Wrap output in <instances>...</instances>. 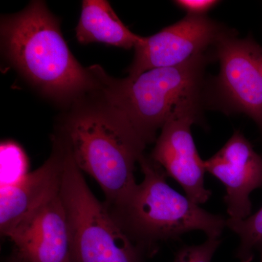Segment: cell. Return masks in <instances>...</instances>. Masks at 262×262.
<instances>
[{"label": "cell", "instance_id": "cell-12", "mask_svg": "<svg viewBox=\"0 0 262 262\" xmlns=\"http://www.w3.org/2000/svg\"><path fill=\"white\" fill-rule=\"evenodd\" d=\"M76 37L81 44L101 42L126 50L135 48L141 39L127 29L104 0L82 1Z\"/></svg>", "mask_w": 262, "mask_h": 262}, {"label": "cell", "instance_id": "cell-15", "mask_svg": "<svg viewBox=\"0 0 262 262\" xmlns=\"http://www.w3.org/2000/svg\"><path fill=\"white\" fill-rule=\"evenodd\" d=\"M220 244V238H208L196 246H184L177 253L173 262H211Z\"/></svg>", "mask_w": 262, "mask_h": 262}, {"label": "cell", "instance_id": "cell-10", "mask_svg": "<svg viewBox=\"0 0 262 262\" xmlns=\"http://www.w3.org/2000/svg\"><path fill=\"white\" fill-rule=\"evenodd\" d=\"M66 146L61 136L53 139L51 156L42 166L12 187L0 188V230L8 234L59 194Z\"/></svg>", "mask_w": 262, "mask_h": 262}, {"label": "cell", "instance_id": "cell-13", "mask_svg": "<svg viewBox=\"0 0 262 262\" xmlns=\"http://www.w3.org/2000/svg\"><path fill=\"white\" fill-rule=\"evenodd\" d=\"M226 227L239 236L236 256L241 262L252 261L255 250L262 243V207L245 220H226Z\"/></svg>", "mask_w": 262, "mask_h": 262}, {"label": "cell", "instance_id": "cell-18", "mask_svg": "<svg viewBox=\"0 0 262 262\" xmlns=\"http://www.w3.org/2000/svg\"><path fill=\"white\" fill-rule=\"evenodd\" d=\"M9 262H20V261H19L18 259H16V258H15V259L13 260V261H10Z\"/></svg>", "mask_w": 262, "mask_h": 262}, {"label": "cell", "instance_id": "cell-4", "mask_svg": "<svg viewBox=\"0 0 262 262\" xmlns=\"http://www.w3.org/2000/svg\"><path fill=\"white\" fill-rule=\"evenodd\" d=\"M144 179L113 214L143 251L182 234L201 231L208 238H220L226 220L206 211L169 186L167 174L151 158L139 161Z\"/></svg>", "mask_w": 262, "mask_h": 262}, {"label": "cell", "instance_id": "cell-16", "mask_svg": "<svg viewBox=\"0 0 262 262\" xmlns=\"http://www.w3.org/2000/svg\"><path fill=\"white\" fill-rule=\"evenodd\" d=\"M221 2L216 0H177L173 3L187 15L203 16L215 8Z\"/></svg>", "mask_w": 262, "mask_h": 262}, {"label": "cell", "instance_id": "cell-3", "mask_svg": "<svg viewBox=\"0 0 262 262\" xmlns=\"http://www.w3.org/2000/svg\"><path fill=\"white\" fill-rule=\"evenodd\" d=\"M212 59L210 52L177 67L153 69L124 79L113 78L98 65L89 69L103 101L147 145L180 103L204 96L205 70Z\"/></svg>", "mask_w": 262, "mask_h": 262}, {"label": "cell", "instance_id": "cell-9", "mask_svg": "<svg viewBox=\"0 0 262 262\" xmlns=\"http://www.w3.org/2000/svg\"><path fill=\"white\" fill-rule=\"evenodd\" d=\"M204 165L206 171L225 186L229 218L245 220L251 215L250 195L262 186V157L244 134L236 130L218 152L205 160Z\"/></svg>", "mask_w": 262, "mask_h": 262}, {"label": "cell", "instance_id": "cell-17", "mask_svg": "<svg viewBox=\"0 0 262 262\" xmlns=\"http://www.w3.org/2000/svg\"><path fill=\"white\" fill-rule=\"evenodd\" d=\"M257 250L259 251L260 256H261V261H260V262H262V243L259 245V246H258Z\"/></svg>", "mask_w": 262, "mask_h": 262}, {"label": "cell", "instance_id": "cell-14", "mask_svg": "<svg viewBox=\"0 0 262 262\" xmlns=\"http://www.w3.org/2000/svg\"><path fill=\"white\" fill-rule=\"evenodd\" d=\"M0 166L1 188L18 184L29 173L28 157L20 144L13 141L1 143Z\"/></svg>", "mask_w": 262, "mask_h": 262}, {"label": "cell", "instance_id": "cell-5", "mask_svg": "<svg viewBox=\"0 0 262 262\" xmlns=\"http://www.w3.org/2000/svg\"><path fill=\"white\" fill-rule=\"evenodd\" d=\"M63 141L60 196L68 224L71 262H142L144 251L127 235L107 206L91 192Z\"/></svg>", "mask_w": 262, "mask_h": 262}, {"label": "cell", "instance_id": "cell-8", "mask_svg": "<svg viewBox=\"0 0 262 262\" xmlns=\"http://www.w3.org/2000/svg\"><path fill=\"white\" fill-rule=\"evenodd\" d=\"M208 15H187L149 37H141L136 45L128 76L140 75L153 69L182 65L193 57L210 53L229 33Z\"/></svg>", "mask_w": 262, "mask_h": 262}, {"label": "cell", "instance_id": "cell-1", "mask_svg": "<svg viewBox=\"0 0 262 262\" xmlns=\"http://www.w3.org/2000/svg\"><path fill=\"white\" fill-rule=\"evenodd\" d=\"M5 56L38 91L54 101L77 102L97 90V82L70 51L59 20L43 1H32L15 14L2 17Z\"/></svg>", "mask_w": 262, "mask_h": 262}, {"label": "cell", "instance_id": "cell-6", "mask_svg": "<svg viewBox=\"0 0 262 262\" xmlns=\"http://www.w3.org/2000/svg\"><path fill=\"white\" fill-rule=\"evenodd\" d=\"M212 54L220 65L212 96L215 106L227 113L245 114L262 133V46L229 32Z\"/></svg>", "mask_w": 262, "mask_h": 262}, {"label": "cell", "instance_id": "cell-7", "mask_svg": "<svg viewBox=\"0 0 262 262\" xmlns=\"http://www.w3.org/2000/svg\"><path fill=\"white\" fill-rule=\"evenodd\" d=\"M205 96L180 103L161 129L151 159L180 184L189 199L206 203L211 192L205 187L204 161L193 139L191 127L201 119Z\"/></svg>", "mask_w": 262, "mask_h": 262}, {"label": "cell", "instance_id": "cell-11", "mask_svg": "<svg viewBox=\"0 0 262 262\" xmlns=\"http://www.w3.org/2000/svg\"><path fill=\"white\" fill-rule=\"evenodd\" d=\"M20 262H71L70 234L59 194L8 234Z\"/></svg>", "mask_w": 262, "mask_h": 262}, {"label": "cell", "instance_id": "cell-2", "mask_svg": "<svg viewBox=\"0 0 262 262\" xmlns=\"http://www.w3.org/2000/svg\"><path fill=\"white\" fill-rule=\"evenodd\" d=\"M82 99L75 103L60 135L76 165L97 182L108 208L115 209L137 185L134 169L146 145L106 101Z\"/></svg>", "mask_w": 262, "mask_h": 262}]
</instances>
